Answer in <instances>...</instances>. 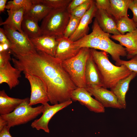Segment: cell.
<instances>
[{
    "label": "cell",
    "instance_id": "obj_33",
    "mask_svg": "<svg viewBox=\"0 0 137 137\" xmlns=\"http://www.w3.org/2000/svg\"><path fill=\"white\" fill-rule=\"evenodd\" d=\"M95 2L98 9H101L107 11L110 7V0H96L95 1Z\"/></svg>",
    "mask_w": 137,
    "mask_h": 137
},
{
    "label": "cell",
    "instance_id": "obj_27",
    "mask_svg": "<svg viewBox=\"0 0 137 137\" xmlns=\"http://www.w3.org/2000/svg\"><path fill=\"white\" fill-rule=\"evenodd\" d=\"M35 2V0L11 1L7 3L5 8L7 10H9L12 9L23 8L25 9L26 12L29 9Z\"/></svg>",
    "mask_w": 137,
    "mask_h": 137
},
{
    "label": "cell",
    "instance_id": "obj_5",
    "mask_svg": "<svg viewBox=\"0 0 137 137\" xmlns=\"http://www.w3.org/2000/svg\"><path fill=\"white\" fill-rule=\"evenodd\" d=\"M29 100L28 97L24 98V101L12 112L0 115L6 121L9 128L26 124L42 113L43 105L32 107L29 105Z\"/></svg>",
    "mask_w": 137,
    "mask_h": 137
},
{
    "label": "cell",
    "instance_id": "obj_24",
    "mask_svg": "<svg viewBox=\"0 0 137 137\" xmlns=\"http://www.w3.org/2000/svg\"><path fill=\"white\" fill-rule=\"evenodd\" d=\"M38 21L24 14L21 24L23 31L30 38H36L42 35Z\"/></svg>",
    "mask_w": 137,
    "mask_h": 137
},
{
    "label": "cell",
    "instance_id": "obj_42",
    "mask_svg": "<svg viewBox=\"0 0 137 137\" xmlns=\"http://www.w3.org/2000/svg\"><path fill=\"white\" fill-rule=\"evenodd\" d=\"M136 24L137 26V23H136Z\"/></svg>",
    "mask_w": 137,
    "mask_h": 137
},
{
    "label": "cell",
    "instance_id": "obj_2",
    "mask_svg": "<svg viewBox=\"0 0 137 137\" xmlns=\"http://www.w3.org/2000/svg\"><path fill=\"white\" fill-rule=\"evenodd\" d=\"M90 54L100 74L103 87L111 89L120 80L129 76L132 72L123 65H115L109 60L107 53L90 48Z\"/></svg>",
    "mask_w": 137,
    "mask_h": 137
},
{
    "label": "cell",
    "instance_id": "obj_8",
    "mask_svg": "<svg viewBox=\"0 0 137 137\" xmlns=\"http://www.w3.org/2000/svg\"><path fill=\"white\" fill-rule=\"evenodd\" d=\"M72 101H68L52 105L48 103L43 105L44 110L42 115L40 118L35 120L31 126L37 130L42 129L47 133L49 132L48 127L49 122L52 117L58 112L72 104Z\"/></svg>",
    "mask_w": 137,
    "mask_h": 137
},
{
    "label": "cell",
    "instance_id": "obj_32",
    "mask_svg": "<svg viewBox=\"0 0 137 137\" xmlns=\"http://www.w3.org/2000/svg\"><path fill=\"white\" fill-rule=\"evenodd\" d=\"M10 49L0 52V68L4 66L11 59Z\"/></svg>",
    "mask_w": 137,
    "mask_h": 137
},
{
    "label": "cell",
    "instance_id": "obj_26",
    "mask_svg": "<svg viewBox=\"0 0 137 137\" xmlns=\"http://www.w3.org/2000/svg\"><path fill=\"white\" fill-rule=\"evenodd\" d=\"M117 30L122 35L130 32L137 28L136 23L128 16L123 17L116 22Z\"/></svg>",
    "mask_w": 137,
    "mask_h": 137
},
{
    "label": "cell",
    "instance_id": "obj_13",
    "mask_svg": "<svg viewBox=\"0 0 137 137\" xmlns=\"http://www.w3.org/2000/svg\"><path fill=\"white\" fill-rule=\"evenodd\" d=\"M59 42L55 57L63 61L75 56L80 49L76 46L73 41L64 36L57 38Z\"/></svg>",
    "mask_w": 137,
    "mask_h": 137
},
{
    "label": "cell",
    "instance_id": "obj_29",
    "mask_svg": "<svg viewBox=\"0 0 137 137\" xmlns=\"http://www.w3.org/2000/svg\"><path fill=\"white\" fill-rule=\"evenodd\" d=\"M40 2L52 9L66 8L71 0H39Z\"/></svg>",
    "mask_w": 137,
    "mask_h": 137
},
{
    "label": "cell",
    "instance_id": "obj_14",
    "mask_svg": "<svg viewBox=\"0 0 137 137\" xmlns=\"http://www.w3.org/2000/svg\"><path fill=\"white\" fill-rule=\"evenodd\" d=\"M97 8L94 1L90 7L81 18L78 27L74 33L69 38L75 42L88 34L89 30V25L95 17Z\"/></svg>",
    "mask_w": 137,
    "mask_h": 137
},
{
    "label": "cell",
    "instance_id": "obj_22",
    "mask_svg": "<svg viewBox=\"0 0 137 137\" xmlns=\"http://www.w3.org/2000/svg\"><path fill=\"white\" fill-rule=\"evenodd\" d=\"M10 97L4 90L0 91V114L3 115L12 112L24 100Z\"/></svg>",
    "mask_w": 137,
    "mask_h": 137
},
{
    "label": "cell",
    "instance_id": "obj_4",
    "mask_svg": "<svg viewBox=\"0 0 137 137\" xmlns=\"http://www.w3.org/2000/svg\"><path fill=\"white\" fill-rule=\"evenodd\" d=\"M90 49L82 48L75 56L62 61L63 68L77 88H87L85 71L86 61L90 54Z\"/></svg>",
    "mask_w": 137,
    "mask_h": 137
},
{
    "label": "cell",
    "instance_id": "obj_7",
    "mask_svg": "<svg viewBox=\"0 0 137 137\" xmlns=\"http://www.w3.org/2000/svg\"><path fill=\"white\" fill-rule=\"evenodd\" d=\"M23 73L30 86L29 105L32 106L39 104L44 105L48 103L49 100L47 89L43 81L37 77L27 73Z\"/></svg>",
    "mask_w": 137,
    "mask_h": 137
},
{
    "label": "cell",
    "instance_id": "obj_34",
    "mask_svg": "<svg viewBox=\"0 0 137 137\" xmlns=\"http://www.w3.org/2000/svg\"><path fill=\"white\" fill-rule=\"evenodd\" d=\"M87 0H73L66 8L68 12L70 14L75 9L85 2Z\"/></svg>",
    "mask_w": 137,
    "mask_h": 137
},
{
    "label": "cell",
    "instance_id": "obj_11",
    "mask_svg": "<svg viewBox=\"0 0 137 137\" xmlns=\"http://www.w3.org/2000/svg\"><path fill=\"white\" fill-rule=\"evenodd\" d=\"M111 35L105 32L102 35L100 43L96 49L109 54L112 59L118 62L121 56H127V52L126 48L121 44L115 43L110 38Z\"/></svg>",
    "mask_w": 137,
    "mask_h": 137
},
{
    "label": "cell",
    "instance_id": "obj_12",
    "mask_svg": "<svg viewBox=\"0 0 137 137\" xmlns=\"http://www.w3.org/2000/svg\"><path fill=\"white\" fill-rule=\"evenodd\" d=\"M92 31L79 40L74 42V45L79 48H87L96 49L105 33L100 28L95 18L92 26Z\"/></svg>",
    "mask_w": 137,
    "mask_h": 137
},
{
    "label": "cell",
    "instance_id": "obj_25",
    "mask_svg": "<svg viewBox=\"0 0 137 137\" xmlns=\"http://www.w3.org/2000/svg\"><path fill=\"white\" fill-rule=\"evenodd\" d=\"M52 9L39 0H35V3L25 14L39 22L43 20Z\"/></svg>",
    "mask_w": 137,
    "mask_h": 137
},
{
    "label": "cell",
    "instance_id": "obj_18",
    "mask_svg": "<svg viewBox=\"0 0 137 137\" xmlns=\"http://www.w3.org/2000/svg\"><path fill=\"white\" fill-rule=\"evenodd\" d=\"M95 18L104 32L113 35L121 34L117 30L116 22L106 11L97 9Z\"/></svg>",
    "mask_w": 137,
    "mask_h": 137
},
{
    "label": "cell",
    "instance_id": "obj_35",
    "mask_svg": "<svg viewBox=\"0 0 137 137\" xmlns=\"http://www.w3.org/2000/svg\"><path fill=\"white\" fill-rule=\"evenodd\" d=\"M128 8L132 12V19L136 23H137V0H132Z\"/></svg>",
    "mask_w": 137,
    "mask_h": 137
},
{
    "label": "cell",
    "instance_id": "obj_38",
    "mask_svg": "<svg viewBox=\"0 0 137 137\" xmlns=\"http://www.w3.org/2000/svg\"><path fill=\"white\" fill-rule=\"evenodd\" d=\"M10 47L8 44L0 43V52L10 49Z\"/></svg>",
    "mask_w": 137,
    "mask_h": 137
},
{
    "label": "cell",
    "instance_id": "obj_19",
    "mask_svg": "<svg viewBox=\"0 0 137 137\" xmlns=\"http://www.w3.org/2000/svg\"><path fill=\"white\" fill-rule=\"evenodd\" d=\"M137 75V72H132L129 76L119 80L110 89L116 97L123 109H125L126 108V96L129 89L130 83Z\"/></svg>",
    "mask_w": 137,
    "mask_h": 137
},
{
    "label": "cell",
    "instance_id": "obj_41",
    "mask_svg": "<svg viewBox=\"0 0 137 137\" xmlns=\"http://www.w3.org/2000/svg\"><path fill=\"white\" fill-rule=\"evenodd\" d=\"M136 55H137V50L127 52V58L128 59L131 58Z\"/></svg>",
    "mask_w": 137,
    "mask_h": 137
},
{
    "label": "cell",
    "instance_id": "obj_30",
    "mask_svg": "<svg viewBox=\"0 0 137 137\" xmlns=\"http://www.w3.org/2000/svg\"><path fill=\"white\" fill-rule=\"evenodd\" d=\"M94 1H87L75 9L70 14L81 19L90 7Z\"/></svg>",
    "mask_w": 137,
    "mask_h": 137
},
{
    "label": "cell",
    "instance_id": "obj_17",
    "mask_svg": "<svg viewBox=\"0 0 137 137\" xmlns=\"http://www.w3.org/2000/svg\"><path fill=\"white\" fill-rule=\"evenodd\" d=\"M22 72L8 62L4 66L0 68V84L6 83L10 89H12L19 84V78L21 77Z\"/></svg>",
    "mask_w": 137,
    "mask_h": 137
},
{
    "label": "cell",
    "instance_id": "obj_40",
    "mask_svg": "<svg viewBox=\"0 0 137 137\" xmlns=\"http://www.w3.org/2000/svg\"><path fill=\"white\" fill-rule=\"evenodd\" d=\"M6 125H7V122L0 116V131Z\"/></svg>",
    "mask_w": 137,
    "mask_h": 137
},
{
    "label": "cell",
    "instance_id": "obj_16",
    "mask_svg": "<svg viewBox=\"0 0 137 137\" xmlns=\"http://www.w3.org/2000/svg\"><path fill=\"white\" fill-rule=\"evenodd\" d=\"M85 78L87 87H103L100 74L90 53L86 62Z\"/></svg>",
    "mask_w": 137,
    "mask_h": 137
},
{
    "label": "cell",
    "instance_id": "obj_20",
    "mask_svg": "<svg viewBox=\"0 0 137 137\" xmlns=\"http://www.w3.org/2000/svg\"><path fill=\"white\" fill-rule=\"evenodd\" d=\"M8 15L7 19L0 23V25H6L10 28L21 32L23 31L21 28V24L23 16L26 12L23 8L7 10Z\"/></svg>",
    "mask_w": 137,
    "mask_h": 137
},
{
    "label": "cell",
    "instance_id": "obj_31",
    "mask_svg": "<svg viewBox=\"0 0 137 137\" xmlns=\"http://www.w3.org/2000/svg\"><path fill=\"white\" fill-rule=\"evenodd\" d=\"M115 64L117 66L124 65L132 72H137V55L134 56L129 61L121 59L115 62Z\"/></svg>",
    "mask_w": 137,
    "mask_h": 137
},
{
    "label": "cell",
    "instance_id": "obj_1",
    "mask_svg": "<svg viewBox=\"0 0 137 137\" xmlns=\"http://www.w3.org/2000/svg\"><path fill=\"white\" fill-rule=\"evenodd\" d=\"M14 67L41 79L46 87L52 105L71 99L77 87L62 65V61L41 51L24 56L14 55Z\"/></svg>",
    "mask_w": 137,
    "mask_h": 137
},
{
    "label": "cell",
    "instance_id": "obj_23",
    "mask_svg": "<svg viewBox=\"0 0 137 137\" xmlns=\"http://www.w3.org/2000/svg\"><path fill=\"white\" fill-rule=\"evenodd\" d=\"M110 37L125 46L127 52L137 50V28L126 34L113 35Z\"/></svg>",
    "mask_w": 137,
    "mask_h": 137
},
{
    "label": "cell",
    "instance_id": "obj_3",
    "mask_svg": "<svg viewBox=\"0 0 137 137\" xmlns=\"http://www.w3.org/2000/svg\"><path fill=\"white\" fill-rule=\"evenodd\" d=\"M70 14L66 8L52 9L42 20L40 27L42 35L64 36Z\"/></svg>",
    "mask_w": 137,
    "mask_h": 137
},
{
    "label": "cell",
    "instance_id": "obj_15",
    "mask_svg": "<svg viewBox=\"0 0 137 137\" xmlns=\"http://www.w3.org/2000/svg\"><path fill=\"white\" fill-rule=\"evenodd\" d=\"M58 38L54 36L42 35L30 38L37 51H41L55 57L58 43Z\"/></svg>",
    "mask_w": 137,
    "mask_h": 137
},
{
    "label": "cell",
    "instance_id": "obj_28",
    "mask_svg": "<svg viewBox=\"0 0 137 137\" xmlns=\"http://www.w3.org/2000/svg\"><path fill=\"white\" fill-rule=\"evenodd\" d=\"M81 19L70 14L68 23L65 30L64 36L69 38L77 29Z\"/></svg>",
    "mask_w": 137,
    "mask_h": 137
},
{
    "label": "cell",
    "instance_id": "obj_10",
    "mask_svg": "<svg viewBox=\"0 0 137 137\" xmlns=\"http://www.w3.org/2000/svg\"><path fill=\"white\" fill-rule=\"evenodd\" d=\"M71 99L72 101H78L91 111L98 113L105 112V108L93 98L85 88H77L72 93Z\"/></svg>",
    "mask_w": 137,
    "mask_h": 137
},
{
    "label": "cell",
    "instance_id": "obj_21",
    "mask_svg": "<svg viewBox=\"0 0 137 137\" xmlns=\"http://www.w3.org/2000/svg\"><path fill=\"white\" fill-rule=\"evenodd\" d=\"M132 0H110V6L106 11L116 22L121 18L128 16L129 6Z\"/></svg>",
    "mask_w": 137,
    "mask_h": 137
},
{
    "label": "cell",
    "instance_id": "obj_9",
    "mask_svg": "<svg viewBox=\"0 0 137 137\" xmlns=\"http://www.w3.org/2000/svg\"><path fill=\"white\" fill-rule=\"evenodd\" d=\"M85 89L105 108L123 109L116 97L111 91L102 87H89Z\"/></svg>",
    "mask_w": 137,
    "mask_h": 137
},
{
    "label": "cell",
    "instance_id": "obj_36",
    "mask_svg": "<svg viewBox=\"0 0 137 137\" xmlns=\"http://www.w3.org/2000/svg\"><path fill=\"white\" fill-rule=\"evenodd\" d=\"M0 43L7 44L10 46V43L5 33L4 28H0Z\"/></svg>",
    "mask_w": 137,
    "mask_h": 137
},
{
    "label": "cell",
    "instance_id": "obj_6",
    "mask_svg": "<svg viewBox=\"0 0 137 137\" xmlns=\"http://www.w3.org/2000/svg\"><path fill=\"white\" fill-rule=\"evenodd\" d=\"M5 33L10 43V49L13 55L24 56L37 51L30 38L24 32H21L4 25Z\"/></svg>",
    "mask_w": 137,
    "mask_h": 137
},
{
    "label": "cell",
    "instance_id": "obj_39",
    "mask_svg": "<svg viewBox=\"0 0 137 137\" xmlns=\"http://www.w3.org/2000/svg\"><path fill=\"white\" fill-rule=\"evenodd\" d=\"M7 0H0V12H2L4 11L6 6Z\"/></svg>",
    "mask_w": 137,
    "mask_h": 137
},
{
    "label": "cell",
    "instance_id": "obj_37",
    "mask_svg": "<svg viewBox=\"0 0 137 137\" xmlns=\"http://www.w3.org/2000/svg\"><path fill=\"white\" fill-rule=\"evenodd\" d=\"M10 129L7 125L2 130L0 131V137H12L10 133Z\"/></svg>",
    "mask_w": 137,
    "mask_h": 137
}]
</instances>
